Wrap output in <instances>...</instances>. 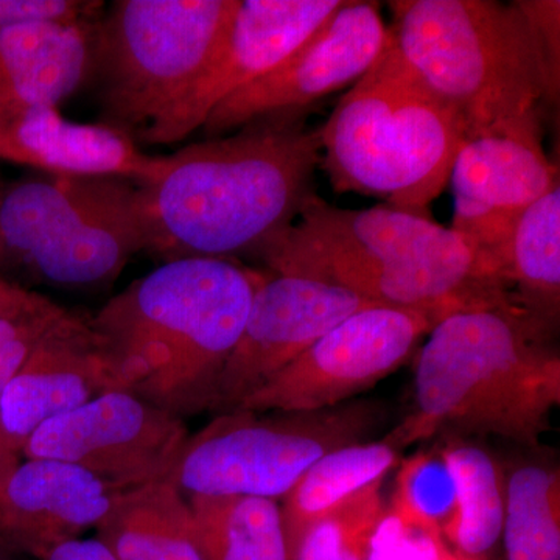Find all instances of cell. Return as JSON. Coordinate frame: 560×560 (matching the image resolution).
Instances as JSON below:
<instances>
[{
	"label": "cell",
	"instance_id": "cell-11",
	"mask_svg": "<svg viewBox=\"0 0 560 560\" xmlns=\"http://www.w3.org/2000/svg\"><path fill=\"white\" fill-rule=\"evenodd\" d=\"M189 438L184 419L113 389L40 425L22 456L73 464L127 490L171 477Z\"/></svg>",
	"mask_w": 560,
	"mask_h": 560
},
{
	"label": "cell",
	"instance_id": "cell-7",
	"mask_svg": "<svg viewBox=\"0 0 560 560\" xmlns=\"http://www.w3.org/2000/svg\"><path fill=\"white\" fill-rule=\"evenodd\" d=\"M145 250L138 184L120 176H33L0 183V278L94 290Z\"/></svg>",
	"mask_w": 560,
	"mask_h": 560
},
{
	"label": "cell",
	"instance_id": "cell-14",
	"mask_svg": "<svg viewBox=\"0 0 560 560\" xmlns=\"http://www.w3.org/2000/svg\"><path fill=\"white\" fill-rule=\"evenodd\" d=\"M371 305L377 304L316 280L280 275L261 279L210 410L234 411L323 335Z\"/></svg>",
	"mask_w": 560,
	"mask_h": 560
},
{
	"label": "cell",
	"instance_id": "cell-30",
	"mask_svg": "<svg viewBox=\"0 0 560 560\" xmlns=\"http://www.w3.org/2000/svg\"><path fill=\"white\" fill-rule=\"evenodd\" d=\"M105 3L94 0H0V28L28 21H97Z\"/></svg>",
	"mask_w": 560,
	"mask_h": 560
},
{
	"label": "cell",
	"instance_id": "cell-8",
	"mask_svg": "<svg viewBox=\"0 0 560 560\" xmlns=\"http://www.w3.org/2000/svg\"><path fill=\"white\" fill-rule=\"evenodd\" d=\"M238 0H119L97 22L98 124L145 143L219 46Z\"/></svg>",
	"mask_w": 560,
	"mask_h": 560
},
{
	"label": "cell",
	"instance_id": "cell-6",
	"mask_svg": "<svg viewBox=\"0 0 560 560\" xmlns=\"http://www.w3.org/2000/svg\"><path fill=\"white\" fill-rule=\"evenodd\" d=\"M389 7L401 57L458 114L467 139L541 132L539 61L515 3L394 0Z\"/></svg>",
	"mask_w": 560,
	"mask_h": 560
},
{
	"label": "cell",
	"instance_id": "cell-23",
	"mask_svg": "<svg viewBox=\"0 0 560 560\" xmlns=\"http://www.w3.org/2000/svg\"><path fill=\"white\" fill-rule=\"evenodd\" d=\"M206 560H290L278 500L189 497Z\"/></svg>",
	"mask_w": 560,
	"mask_h": 560
},
{
	"label": "cell",
	"instance_id": "cell-5",
	"mask_svg": "<svg viewBox=\"0 0 560 560\" xmlns=\"http://www.w3.org/2000/svg\"><path fill=\"white\" fill-rule=\"evenodd\" d=\"M318 131L320 168L335 190L422 217L467 139L458 114L405 61L390 31L381 57Z\"/></svg>",
	"mask_w": 560,
	"mask_h": 560
},
{
	"label": "cell",
	"instance_id": "cell-31",
	"mask_svg": "<svg viewBox=\"0 0 560 560\" xmlns=\"http://www.w3.org/2000/svg\"><path fill=\"white\" fill-rule=\"evenodd\" d=\"M68 315L69 312L66 308L58 307L47 318L39 320L36 326L25 330L24 334L18 335L9 341L0 342V394L24 366L25 361L32 355L33 350L38 348L39 342Z\"/></svg>",
	"mask_w": 560,
	"mask_h": 560
},
{
	"label": "cell",
	"instance_id": "cell-18",
	"mask_svg": "<svg viewBox=\"0 0 560 560\" xmlns=\"http://www.w3.org/2000/svg\"><path fill=\"white\" fill-rule=\"evenodd\" d=\"M0 160L49 175L120 176L145 183L164 156L140 151L135 140L103 124H77L51 106L0 103Z\"/></svg>",
	"mask_w": 560,
	"mask_h": 560
},
{
	"label": "cell",
	"instance_id": "cell-20",
	"mask_svg": "<svg viewBox=\"0 0 560 560\" xmlns=\"http://www.w3.org/2000/svg\"><path fill=\"white\" fill-rule=\"evenodd\" d=\"M95 529L119 560H206L189 499L168 478L121 490Z\"/></svg>",
	"mask_w": 560,
	"mask_h": 560
},
{
	"label": "cell",
	"instance_id": "cell-1",
	"mask_svg": "<svg viewBox=\"0 0 560 560\" xmlns=\"http://www.w3.org/2000/svg\"><path fill=\"white\" fill-rule=\"evenodd\" d=\"M320 167L307 109L280 110L164 156L138 184L145 250L165 261L253 253L296 221Z\"/></svg>",
	"mask_w": 560,
	"mask_h": 560
},
{
	"label": "cell",
	"instance_id": "cell-4",
	"mask_svg": "<svg viewBox=\"0 0 560 560\" xmlns=\"http://www.w3.org/2000/svg\"><path fill=\"white\" fill-rule=\"evenodd\" d=\"M552 327L522 307L453 313L430 331L415 374V407L386 438L396 451L442 430L539 445L560 404Z\"/></svg>",
	"mask_w": 560,
	"mask_h": 560
},
{
	"label": "cell",
	"instance_id": "cell-27",
	"mask_svg": "<svg viewBox=\"0 0 560 560\" xmlns=\"http://www.w3.org/2000/svg\"><path fill=\"white\" fill-rule=\"evenodd\" d=\"M393 501L436 526L451 544L458 526V490L441 451L416 453L401 464Z\"/></svg>",
	"mask_w": 560,
	"mask_h": 560
},
{
	"label": "cell",
	"instance_id": "cell-9",
	"mask_svg": "<svg viewBox=\"0 0 560 560\" xmlns=\"http://www.w3.org/2000/svg\"><path fill=\"white\" fill-rule=\"evenodd\" d=\"M378 420L370 404L307 412L231 411L190 436L168 480L187 497L285 499L316 460L360 444Z\"/></svg>",
	"mask_w": 560,
	"mask_h": 560
},
{
	"label": "cell",
	"instance_id": "cell-2",
	"mask_svg": "<svg viewBox=\"0 0 560 560\" xmlns=\"http://www.w3.org/2000/svg\"><path fill=\"white\" fill-rule=\"evenodd\" d=\"M276 275L316 280L389 307L453 313L517 305L495 259L431 217L341 209L308 195L296 221L257 249Z\"/></svg>",
	"mask_w": 560,
	"mask_h": 560
},
{
	"label": "cell",
	"instance_id": "cell-25",
	"mask_svg": "<svg viewBox=\"0 0 560 560\" xmlns=\"http://www.w3.org/2000/svg\"><path fill=\"white\" fill-rule=\"evenodd\" d=\"M506 560H560L559 470L525 464L506 480Z\"/></svg>",
	"mask_w": 560,
	"mask_h": 560
},
{
	"label": "cell",
	"instance_id": "cell-29",
	"mask_svg": "<svg viewBox=\"0 0 560 560\" xmlns=\"http://www.w3.org/2000/svg\"><path fill=\"white\" fill-rule=\"evenodd\" d=\"M530 28L539 61L544 102L558 105L560 91V3L558 0H518Z\"/></svg>",
	"mask_w": 560,
	"mask_h": 560
},
{
	"label": "cell",
	"instance_id": "cell-13",
	"mask_svg": "<svg viewBox=\"0 0 560 560\" xmlns=\"http://www.w3.org/2000/svg\"><path fill=\"white\" fill-rule=\"evenodd\" d=\"M345 0H238L237 10L200 77L151 130L145 143L183 142L215 106L267 75L311 38Z\"/></svg>",
	"mask_w": 560,
	"mask_h": 560
},
{
	"label": "cell",
	"instance_id": "cell-24",
	"mask_svg": "<svg viewBox=\"0 0 560 560\" xmlns=\"http://www.w3.org/2000/svg\"><path fill=\"white\" fill-rule=\"evenodd\" d=\"M441 452L458 490L459 518L451 544L464 558L481 560L503 533L506 480L485 448L453 441Z\"/></svg>",
	"mask_w": 560,
	"mask_h": 560
},
{
	"label": "cell",
	"instance_id": "cell-26",
	"mask_svg": "<svg viewBox=\"0 0 560 560\" xmlns=\"http://www.w3.org/2000/svg\"><path fill=\"white\" fill-rule=\"evenodd\" d=\"M382 481L320 515L294 545L290 560H368L383 511Z\"/></svg>",
	"mask_w": 560,
	"mask_h": 560
},
{
	"label": "cell",
	"instance_id": "cell-16",
	"mask_svg": "<svg viewBox=\"0 0 560 560\" xmlns=\"http://www.w3.org/2000/svg\"><path fill=\"white\" fill-rule=\"evenodd\" d=\"M120 389L90 319L69 315L0 394V442L20 459L32 434L106 390Z\"/></svg>",
	"mask_w": 560,
	"mask_h": 560
},
{
	"label": "cell",
	"instance_id": "cell-37",
	"mask_svg": "<svg viewBox=\"0 0 560 560\" xmlns=\"http://www.w3.org/2000/svg\"><path fill=\"white\" fill-rule=\"evenodd\" d=\"M441 560H474L469 558H464V556L458 555V552L448 551L447 555L444 556Z\"/></svg>",
	"mask_w": 560,
	"mask_h": 560
},
{
	"label": "cell",
	"instance_id": "cell-36",
	"mask_svg": "<svg viewBox=\"0 0 560 560\" xmlns=\"http://www.w3.org/2000/svg\"><path fill=\"white\" fill-rule=\"evenodd\" d=\"M16 555L20 552L11 550L3 541H0V560H18Z\"/></svg>",
	"mask_w": 560,
	"mask_h": 560
},
{
	"label": "cell",
	"instance_id": "cell-21",
	"mask_svg": "<svg viewBox=\"0 0 560 560\" xmlns=\"http://www.w3.org/2000/svg\"><path fill=\"white\" fill-rule=\"evenodd\" d=\"M495 260L518 305L555 326L560 307L559 184L523 210Z\"/></svg>",
	"mask_w": 560,
	"mask_h": 560
},
{
	"label": "cell",
	"instance_id": "cell-19",
	"mask_svg": "<svg viewBox=\"0 0 560 560\" xmlns=\"http://www.w3.org/2000/svg\"><path fill=\"white\" fill-rule=\"evenodd\" d=\"M97 21H28L0 28V103L58 108L91 81Z\"/></svg>",
	"mask_w": 560,
	"mask_h": 560
},
{
	"label": "cell",
	"instance_id": "cell-34",
	"mask_svg": "<svg viewBox=\"0 0 560 560\" xmlns=\"http://www.w3.org/2000/svg\"><path fill=\"white\" fill-rule=\"evenodd\" d=\"M58 307H60V305L47 301L46 304L40 305L39 308H35V311L32 312H25L14 316H0V342L9 341L11 338L24 334L25 330L36 326L39 320L47 318V316L57 311Z\"/></svg>",
	"mask_w": 560,
	"mask_h": 560
},
{
	"label": "cell",
	"instance_id": "cell-28",
	"mask_svg": "<svg viewBox=\"0 0 560 560\" xmlns=\"http://www.w3.org/2000/svg\"><path fill=\"white\" fill-rule=\"evenodd\" d=\"M448 551L436 526L390 501L372 534L368 560H441Z\"/></svg>",
	"mask_w": 560,
	"mask_h": 560
},
{
	"label": "cell",
	"instance_id": "cell-17",
	"mask_svg": "<svg viewBox=\"0 0 560 560\" xmlns=\"http://www.w3.org/2000/svg\"><path fill=\"white\" fill-rule=\"evenodd\" d=\"M121 490L57 459L25 458L0 481V541L40 560L108 515Z\"/></svg>",
	"mask_w": 560,
	"mask_h": 560
},
{
	"label": "cell",
	"instance_id": "cell-32",
	"mask_svg": "<svg viewBox=\"0 0 560 560\" xmlns=\"http://www.w3.org/2000/svg\"><path fill=\"white\" fill-rule=\"evenodd\" d=\"M49 301L40 294L22 289L10 280L0 278V316H14L32 312Z\"/></svg>",
	"mask_w": 560,
	"mask_h": 560
},
{
	"label": "cell",
	"instance_id": "cell-10",
	"mask_svg": "<svg viewBox=\"0 0 560 560\" xmlns=\"http://www.w3.org/2000/svg\"><path fill=\"white\" fill-rule=\"evenodd\" d=\"M442 320L433 313L371 305L327 331L234 411L307 412L340 407L397 370Z\"/></svg>",
	"mask_w": 560,
	"mask_h": 560
},
{
	"label": "cell",
	"instance_id": "cell-22",
	"mask_svg": "<svg viewBox=\"0 0 560 560\" xmlns=\"http://www.w3.org/2000/svg\"><path fill=\"white\" fill-rule=\"evenodd\" d=\"M396 463L397 451L386 441L348 445L316 460L283 499L289 555L313 522L372 482L383 480Z\"/></svg>",
	"mask_w": 560,
	"mask_h": 560
},
{
	"label": "cell",
	"instance_id": "cell-33",
	"mask_svg": "<svg viewBox=\"0 0 560 560\" xmlns=\"http://www.w3.org/2000/svg\"><path fill=\"white\" fill-rule=\"evenodd\" d=\"M44 560H119L103 541L75 539L51 550Z\"/></svg>",
	"mask_w": 560,
	"mask_h": 560
},
{
	"label": "cell",
	"instance_id": "cell-3",
	"mask_svg": "<svg viewBox=\"0 0 560 560\" xmlns=\"http://www.w3.org/2000/svg\"><path fill=\"white\" fill-rule=\"evenodd\" d=\"M264 276L230 259L167 260L94 318L120 389L184 419L212 407Z\"/></svg>",
	"mask_w": 560,
	"mask_h": 560
},
{
	"label": "cell",
	"instance_id": "cell-12",
	"mask_svg": "<svg viewBox=\"0 0 560 560\" xmlns=\"http://www.w3.org/2000/svg\"><path fill=\"white\" fill-rule=\"evenodd\" d=\"M388 38L378 3L345 0L278 68L215 106L201 127L206 139L230 135L268 114L307 109L352 86L381 57Z\"/></svg>",
	"mask_w": 560,
	"mask_h": 560
},
{
	"label": "cell",
	"instance_id": "cell-35",
	"mask_svg": "<svg viewBox=\"0 0 560 560\" xmlns=\"http://www.w3.org/2000/svg\"><path fill=\"white\" fill-rule=\"evenodd\" d=\"M20 460L21 459L11 458L9 453L5 452V448H3L2 442H0V481L3 480V477H5Z\"/></svg>",
	"mask_w": 560,
	"mask_h": 560
},
{
	"label": "cell",
	"instance_id": "cell-15",
	"mask_svg": "<svg viewBox=\"0 0 560 560\" xmlns=\"http://www.w3.org/2000/svg\"><path fill=\"white\" fill-rule=\"evenodd\" d=\"M541 138L544 132L474 136L456 153L448 179L455 200L452 228L493 259L523 210L559 184Z\"/></svg>",
	"mask_w": 560,
	"mask_h": 560
}]
</instances>
